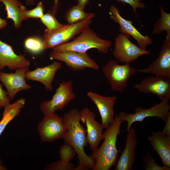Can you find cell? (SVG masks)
Here are the masks:
<instances>
[{
    "label": "cell",
    "instance_id": "1",
    "mask_svg": "<svg viewBox=\"0 0 170 170\" xmlns=\"http://www.w3.org/2000/svg\"><path fill=\"white\" fill-rule=\"evenodd\" d=\"M80 117V111L76 108L71 109L64 113L63 118L67 131L63 139L65 143L74 148L78 155L79 164L75 170H93L95 161L84 150V147L88 144L86 136V129L81 124Z\"/></svg>",
    "mask_w": 170,
    "mask_h": 170
},
{
    "label": "cell",
    "instance_id": "2",
    "mask_svg": "<svg viewBox=\"0 0 170 170\" xmlns=\"http://www.w3.org/2000/svg\"><path fill=\"white\" fill-rule=\"evenodd\" d=\"M122 122L118 115H116L114 122L103 132V143L91 155L95 162L93 170H109L116 165L120 152L117 149L116 142Z\"/></svg>",
    "mask_w": 170,
    "mask_h": 170
},
{
    "label": "cell",
    "instance_id": "3",
    "mask_svg": "<svg viewBox=\"0 0 170 170\" xmlns=\"http://www.w3.org/2000/svg\"><path fill=\"white\" fill-rule=\"evenodd\" d=\"M72 41L59 45L53 49L58 52L67 51L86 53L93 48L99 52L107 54L112 45L110 40L103 39L88 27L81 32Z\"/></svg>",
    "mask_w": 170,
    "mask_h": 170
},
{
    "label": "cell",
    "instance_id": "4",
    "mask_svg": "<svg viewBox=\"0 0 170 170\" xmlns=\"http://www.w3.org/2000/svg\"><path fill=\"white\" fill-rule=\"evenodd\" d=\"M90 17L78 23L65 25L60 29L51 31L46 29L43 36V48L44 50L53 49L55 47L68 42L75 36L89 27L92 22Z\"/></svg>",
    "mask_w": 170,
    "mask_h": 170
},
{
    "label": "cell",
    "instance_id": "5",
    "mask_svg": "<svg viewBox=\"0 0 170 170\" xmlns=\"http://www.w3.org/2000/svg\"><path fill=\"white\" fill-rule=\"evenodd\" d=\"M104 74L113 91L123 92L127 87L128 81L136 72V69L131 67L130 63L119 65L115 60H110L102 68Z\"/></svg>",
    "mask_w": 170,
    "mask_h": 170
},
{
    "label": "cell",
    "instance_id": "6",
    "mask_svg": "<svg viewBox=\"0 0 170 170\" xmlns=\"http://www.w3.org/2000/svg\"><path fill=\"white\" fill-rule=\"evenodd\" d=\"M167 100L161 101L159 103H156L152 107L148 109L139 107L134 109L133 113L121 111L118 115L122 122H127V131L128 132L133 123L136 122H142L147 117H158L165 122L170 116V106Z\"/></svg>",
    "mask_w": 170,
    "mask_h": 170
},
{
    "label": "cell",
    "instance_id": "7",
    "mask_svg": "<svg viewBox=\"0 0 170 170\" xmlns=\"http://www.w3.org/2000/svg\"><path fill=\"white\" fill-rule=\"evenodd\" d=\"M130 38L129 35L121 33L115 38L112 54L120 62L130 63L142 55L151 54L150 51L142 49L132 43Z\"/></svg>",
    "mask_w": 170,
    "mask_h": 170
},
{
    "label": "cell",
    "instance_id": "8",
    "mask_svg": "<svg viewBox=\"0 0 170 170\" xmlns=\"http://www.w3.org/2000/svg\"><path fill=\"white\" fill-rule=\"evenodd\" d=\"M45 116L38 126L41 140L52 142L64 137L67 131L63 118L54 113Z\"/></svg>",
    "mask_w": 170,
    "mask_h": 170
},
{
    "label": "cell",
    "instance_id": "9",
    "mask_svg": "<svg viewBox=\"0 0 170 170\" xmlns=\"http://www.w3.org/2000/svg\"><path fill=\"white\" fill-rule=\"evenodd\" d=\"M72 86V82L71 81L60 83L52 99L41 103V111L46 115L63 110L71 101L76 98Z\"/></svg>",
    "mask_w": 170,
    "mask_h": 170
},
{
    "label": "cell",
    "instance_id": "10",
    "mask_svg": "<svg viewBox=\"0 0 170 170\" xmlns=\"http://www.w3.org/2000/svg\"><path fill=\"white\" fill-rule=\"evenodd\" d=\"M50 60H56L64 62L71 70L78 71L87 68L98 71L99 65L88 53L72 51L58 52L53 50L49 56Z\"/></svg>",
    "mask_w": 170,
    "mask_h": 170
},
{
    "label": "cell",
    "instance_id": "11",
    "mask_svg": "<svg viewBox=\"0 0 170 170\" xmlns=\"http://www.w3.org/2000/svg\"><path fill=\"white\" fill-rule=\"evenodd\" d=\"M136 72L151 74L170 81V35H167L157 58L147 68L137 69Z\"/></svg>",
    "mask_w": 170,
    "mask_h": 170
},
{
    "label": "cell",
    "instance_id": "12",
    "mask_svg": "<svg viewBox=\"0 0 170 170\" xmlns=\"http://www.w3.org/2000/svg\"><path fill=\"white\" fill-rule=\"evenodd\" d=\"M80 121L87 127L86 137L88 144L92 151L98 148L100 142L104 139V127L95 120V115L87 107L80 111Z\"/></svg>",
    "mask_w": 170,
    "mask_h": 170
},
{
    "label": "cell",
    "instance_id": "13",
    "mask_svg": "<svg viewBox=\"0 0 170 170\" xmlns=\"http://www.w3.org/2000/svg\"><path fill=\"white\" fill-rule=\"evenodd\" d=\"M134 87L140 93L156 95L161 101H169L170 100V81L156 76L144 78L139 83L135 85Z\"/></svg>",
    "mask_w": 170,
    "mask_h": 170
},
{
    "label": "cell",
    "instance_id": "14",
    "mask_svg": "<svg viewBox=\"0 0 170 170\" xmlns=\"http://www.w3.org/2000/svg\"><path fill=\"white\" fill-rule=\"evenodd\" d=\"M109 14L110 19L120 25V33L132 37L137 41L139 47L146 49L148 45L152 43V40L148 36L142 34L133 25L132 21L126 20L121 15L118 9L115 6H110Z\"/></svg>",
    "mask_w": 170,
    "mask_h": 170
},
{
    "label": "cell",
    "instance_id": "15",
    "mask_svg": "<svg viewBox=\"0 0 170 170\" xmlns=\"http://www.w3.org/2000/svg\"><path fill=\"white\" fill-rule=\"evenodd\" d=\"M29 70L27 68L17 69L15 70V72L11 73L0 71V81L5 87L10 100L14 99L18 92L31 88L26 82L25 74Z\"/></svg>",
    "mask_w": 170,
    "mask_h": 170
},
{
    "label": "cell",
    "instance_id": "16",
    "mask_svg": "<svg viewBox=\"0 0 170 170\" xmlns=\"http://www.w3.org/2000/svg\"><path fill=\"white\" fill-rule=\"evenodd\" d=\"M87 95L96 106L101 118V124L106 128L115 120L114 108L116 98L105 96L91 91L87 92Z\"/></svg>",
    "mask_w": 170,
    "mask_h": 170
},
{
    "label": "cell",
    "instance_id": "17",
    "mask_svg": "<svg viewBox=\"0 0 170 170\" xmlns=\"http://www.w3.org/2000/svg\"><path fill=\"white\" fill-rule=\"evenodd\" d=\"M126 135L125 146L115 166V170H132L136 159L138 141L137 131L131 128Z\"/></svg>",
    "mask_w": 170,
    "mask_h": 170
},
{
    "label": "cell",
    "instance_id": "18",
    "mask_svg": "<svg viewBox=\"0 0 170 170\" xmlns=\"http://www.w3.org/2000/svg\"><path fill=\"white\" fill-rule=\"evenodd\" d=\"M30 65V61L26 58L25 55L16 54L11 46L0 39V70H2L6 66L11 70L22 68L29 69Z\"/></svg>",
    "mask_w": 170,
    "mask_h": 170
},
{
    "label": "cell",
    "instance_id": "19",
    "mask_svg": "<svg viewBox=\"0 0 170 170\" xmlns=\"http://www.w3.org/2000/svg\"><path fill=\"white\" fill-rule=\"evenodd\" d=\"M61 64L57 61L46 66L38 68L32 71H28L26 73V79L39 82L42 83L48 91H51L53 89L52 83L55 74L61 68Z\"/></svg>",
    "mask_w": 170,
    "mask_h": 170
},
{
    "label": "cell",
    "instance_id": "20",
    "mask_svg": "<svg viewBox=\"0 0 170 170\" xmlns=\"http://www.w3.org/2000/svg\"><path fill=\"white\" fill-rule=\"evenodd\" d=\"M148 140L160 157L163 165L170 167V135L153 131Z\"/></svg>",
    "mask_w": 170,
    "mask_h": 170
},
{
    "label": "cell",
    "instance_id": "21",
    "mask_svg": "<svg viewBox=\"0 0 170 170\" xmlns=\"http://www.w3.org/2000/svg\"><path fill=\"white\" fill-rule=\"evenodd\" d=\"M5 7L7 18L13 20L15 28H20L23 19V14L26 9L18 0H0Z\"/></svg>",
    "mask_w": 170,
    "mask_h": 170
},
{
    "label": "cell",
    "instance_id": "22",
    "mask_svg": "<svg viewBox=\"0 0 170 170\" xmlns=\"http://www.w3.org/2000/svg\"><path fill=\"white\" fill-rule=\"evenodd\" d=\"M25 102L24 99L21 98L4 107L3 116L0 121V136L8 124L19 114Z\"/></svg>",
    "mask_w": 170,
    "mask_h": 170
},
{
    "label": "cell",
    "instance_id": "23",
    "mask_svg": "<svg viewBox=\"0 0 170 170\" xmlns=\"http://www.w3.org/2000/svg\"><path fill=\"white\" fill-rule=\"evenodd\" d=\"M94 14V13H86L84 9L76 5L72 7L65 13V19L69 24H72L82 21L90 17H93Z\"/></svg>",
    "mask_w": 170,
    "mask_h": 170
},
{
    "label": "cell",
    "instance_id": "24",
    "mask_svg": "<svg viewBox=\"0 0 170 170\" xmlns=\"http://www.w3.org/2000/svg\"><path fill=\"white\" fill-rule=\"evenodd\" d=\"M159 8L161 17L155 23L152 33L158 34L165 31L167 35H170V14L165 12L161 7Z\"/></svg>",
    "mask_w": 170,
    "mask_h": 170
},
{
    "label": "cell",
    "instance_id": "25",
    "mask_svg": "<svg viewBox=\"0 0 170 170\" xmlns=\"http://www.w3.org/2000/svg\"><path fill=\"white\" fill-rule=\"evenodd\" d=\"M43 40L37 36H31L24 40V45L26 49L30 53L34 54H38L43 50Z\"/></svg>",
    "mask_w": 170,
    "mask_h": 170
},
{
    "label": "cell",
    "instance_id": "26",
    "mask_svg": "<svg viewBox=\"0 0 170 170\" xmlns=\"http://www.w3.org/2000/svg\"><path fill=\"white\" fill-rule=\"evenodd\" d=\"M55 14L52 10H49L44 14L40 19L41 22L49 31H53L58 30L65 25L60 23L56 18Z\"/></svg>",
    "mask_w": 170,
    "mask_h": 170
},
{
    "label": "cell",
    "instance_id": "27",
    "mask_svg": "<svg viewBox=\"0 0 170 170\" xmlns=\"http://www.w3.org/2000/svg\"><path fill=\"white\" fill-rule=\"evenodd\" d=\"M143 167L145 170H170V167L163 165L160 166L155 162L148 150L145 155L143 157Z\"/></svg>",
    "mask_w": 170,
    "mask_h": 170
},
{
    "label": "cell",
    "instance_id": "28",
    "mask_svg": "<svg viewBox=\"0 0 170 170\" xmlns=\"http://www.w3.org/2000/svg\"><path fill=\"white\" fill-rule=\"evenodd\" d=\"M76 152L74 148L68 143H65L60 148L59 151L61 160L68 163L76 155Z\"/></svg>",
    "mask_w": 170,
    "mask_h": 170
},
{
    "label": "cell",
    "instance_id": "29",
    "mask_svg": "<svg viewBox=\"0 0 170 170\" xmlns=\"http://www.w3.org/2000/svg\"><path fill=\"white\" fill-rule=\"evenodd\" d=\"M44 7L41 2H39L36 6L34 8L27 10H25L23 14V20L31 18L40 19L44 14Z\"/></svg>",
    "mask_w": 170,
    "mask_h": 170
},
{
    "label": "cell",
    "instance_id": "30",
    "mask_svg": "<svg viewBox=\"0 0 170 170\" xmlns=\"http://www.w3.org/2000/svg\"><path fill=\"white\" fill-rule=\"evenodd\" d=\"M74 165L70 162L66 163L59 160L53 162L47 166V170H75Z\"/></svg>",
    "mask_w": 170,
    "mask_h": 170
},
{
    "label": "cell",
    "instance_id": "31",
    "mask_svg": "<svg viewBox=\"0 0 170 170\" xmlns=\"http://www.w3.org/2000/svg\"><path fill=\"white\" fill-rule=\"evenodd\" d=\"M117 2H121L124 4L125 3L129 4L133 8L134 12L136 15V9L138 8H144L145 7L144 4L141 2V0H116Z\"/></svg>",
    "mask_w": 170,
    "mask_h": 170
},
{
    "label": "cell",
    "instance_id": "32",
    "mask_svg": "<svg viewBox=\"0 0 170 170\" xmlns=\"http://www.w3.org/2000/svg\"><path fill=\"white\" fill-rule=\"evenodd\" d=\"M10 104L7 92L3 90L2 85L0 84V109Z\"/></svg>",
    "mask_w": 170,
    "mask_h": 170
},
{
    "label": "cell",
    "instance_id": "33",
    "mask_svg": "<svg viewBox=\"0 0 170 170\" xmlns=\"http://www.w3.org/2000/svg\"><path fill=\"white\" fill-rule=\"evenodd\" d=\"M166 123L161 133L164 135H170V116L165 122Z\"/></svg>",
    "mask_w": 170,
    "mask_h": 170
},
{
    "label": "cell",
    "instance_id": "34",
    "mask_svg": "<svg viewBox=\"0 0 170 170\" xmlns=\"http://www.w3.org/2000/svg\"><path fill=\"white\" fill-rule=\"evenodd\" d=\"M77 2V5L80 8L84 9L89 0H76Z\"/></svg>",
    "mask_w": 170,
    "mask_h": 170
},
{
    "label": "cell",
    "instance_id": "35",
    "mask_svg": "<svg viewBox=\"0 0 170 170\" xmlns=\"http://www.w3.org/2000/svg\"><path fill=\"white\" fill-rule=\"evenodd\" d=\"M6 19H3L0 17V30L4 28L7 25Z\"/></svg>",
    "mask_w": 170,
    "mask_h": 170
},
{
    "label": "cell",
    "instance_id": "36",
    "mask_svg": "<svg viewBox=\"0 0 170 170\" xmlns=\"http://www.w3.org/2000/svg\"><path fill=\"white\" fill-rule=\"evenodd\" d=\"M59 0H54V5L52 8V11L56 14L58 7Z\"/></svg>",
    "mask_w": 170,
    "mask_h": 170
},
{
    "label": "cell",
    "instance_id": "37",
    "mask_svg": "<svg viewBox=\"0 0 170 170\" xmlns=\"http://www.w3.org/2000/svg\"><path fill=\"white\" fill-rule=\"evenodd\" d=\"M35 0H26V3L27 5H31L35 3Z\"/></svg>",
    "mask_w": 170,
    "mask_h": 170
},
{
    "label": "cell",
    "instance_id": "38",
    "mask_svg": "<svg viewBox=\"0 0 170 170\" xmlns=\"http://www.w3.org/2000/svg\"><path fill=\"white\" fill-rule=\"evenodd\" d=\"M2 161L1 159L0 158V170H6L7 169L6 167L2 165Z\"/></svg>",
    "mask_w": 170,
    "mask_h": 170
}]
</instances>
